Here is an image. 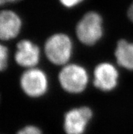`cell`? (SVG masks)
Here are the masks:
<instances>
[{
	"mask_svg": "<svg viewBox=\"0 0 133 134\" xmlns=\"http://www.w3.org/2000/svg\"><path fill=\"white\" fill-rule=\"evenodd\" d=\"M103 34L102 17L94 11L85 14L76 26V35L78 40L87 46H92L97 43Z\"/></svg>",
	"mask_w": 133,
	"mask_h": 134,
	"instance_id": "6da1fadb",
	"label": "cell"
},
{
	"mask_svg": "<svg viewBox=\"0 0 133 134\" xmlns=\"http://www.w3.org/2000/svg\"><path fill=\"white\" fill-rule=\"evenodd\" d=\"M16 134H42V133L40 129L36 126L29 125L20 129Z\"/></svg>",
	"mask_w": 133,
	"mask_h": 134,
	"instance_id": "8fae6325",
	"label": "cell"
},
{
	"mask_svg": "<svg viewBox=\"0 0 133 134\" xmlns=\"http://www.w3.org/2000/svg\"><path fill=\"white\" fill-rule=\"evenodd\" d=\"M84 0H59L60 3L67 8H72L80 4Z\"/></svg>",
	"mask_w": 133,
	"mask_h": 134,
	"instance_id": "7c38bea8",
	"label": "cell"
},
{
	"mask_svg": "<svg viewBox=\"0 0 133 134\" xmlns=\"http://www.w3.org/2000/svg\"><path fill=\"white\" fill-rule=\"evenodd\" d=\"M59 82L65 91L79 93L84 91L88 82V75L81 65L69 64L65 65L59 75Z\"/></svg>",
	"mask_w": 133,
	"mask_h": 134,
	"instance_id": "3957f363",
	"label": "cell"
},
{
	"mask_svg": "<svg viewBox=\"0 0 133 134\" xmlns=\"http://www.w3.org/2000/svg\"><path fill=\"white\" fill-rule=\"evenodd\" d=\"M127 14H128V18H129V19L131 20L132 22H133V2L132 3L130 4L129 8H128Z\"/></svg>",
	"mask_w": 133,
	"mask_h": 134,
	"instance_id": "4fadbf2b",
	"label": "cell"
},
{
	"mask_svg": "<svg viewBox=\"0 0 133 134\" xmlns=\"http://www.w3.org/2000/svg\"><path fill=\"white\" fill-rule=\"evenodd\" d=\"M40 51L39 47L28 40H22L17 44L14 59L20 66L33 68L39 63Z\"/></svg>",
	"mask_w": 133,
	"mask_h": 134,
	"instance_id": "52a82bcc",
	"label": "cell"
},
{
	"mask_svg": "<svg viewBox=\"0 0 133 134\" xmlns=\"http://www.w3.org/2000/svg\"><path fill=\"white\" fill-rule=\"evenodd\" d=\"M44 51L51 63L57 65H65L72 54V42L66 34H54L45 42Z\"/></svg>",
	"mask_w": 133,
	"mask_h": 134,
	"instance_id": "7a4b0ae2",
	"label": "cell"
},
{
	"mask_svg": "<svg viewBox=\"0 0 133 134\" xmlns=\"http://www.w3.org/2000/svg\"><path fill=\"white\" fill-rule=\"evenodd\" d=\"M115 57L119 65L128 70H133V43L125 40L118 41Z\"/></svg>",
	"mask_w": 133,
	"mask_h": 134,
	"instance_id": "9c48e42d",
	"label": "cell"
},
{
	"mask_svg": "<svg viewBox=\"0 0 133 134\" xmlns=\"http://www.w3.org/2000/svg\"><path fill=\"white\" fill-rule=\"evenodd\" d=\"M119 74L114 65L109 63L97 65L94 71V85L103 91H110L118 85Z\"/></svg>",
	"mask_w": 133,
	"mask_h": 134,
	"instance_id": "8992f818",
	"label": "cell"
},
{
	"mask_svg": "<svg viewBox=\"0 0 133 134\" xmlns=\"http://www.w3.org/2000/svg\"><path fill=\"white\" fill-rule=\"evenodd\" d=\"M8 61V51L6 46H0V69L2 71L6 68Z\"/></svg>",
	"mask_w": 133,
	"mask_h": 134,
	"instance_id": "30bf717a",
	"label": "cell"
},
{
	"mask_svg": "<svg viewBox=\"0 0 133 134\" xmlns=\"http://www.w3.org/2000/svg\"><path fill=\"white\" fill-rule=\"evenodd\" d=\"M92 116V111L86 106L71 109L65 115V131L67 134H83Z\"/></svg>",
	"mask_w": 133,
	"mask_h": 134,
	"instance_id": "5b68a950",
	"label": "cell"
},
{
	"mask_svg": "<svg viewBox=\"0 0 133 134\" xmlns=\"http://www.w3.org/2000/svg\"><path fill=\"white\" fill-rule=\"evenodd\" d=\"M22 27V20L15 12L2 10L0 14V37L7 41L16 37Z\"/></svg>",
	"mask_w": 133,
	"mask_h": 134,
	"instance_id": "ba28073f",
	"label": "cell"
},
{
	"mask_svg": "<svg viewBox=\"0 0 133 134\" xmlns=\"http://www.w3.org/2000/svg\"><path fill=\"white\" fill-rule=\"evenodd\" d=\"M20 0H0V3L1 5H4V4H7V3H15V2H19Z\"/></svg>",
	"mask_w": 133,
	"mask_h": 134,
	"instance_id": "5bb4252c",
	"label": "cell"
},
{
	"mask_svg": "<svg viewBox=\"0 0 133 134\" xmlns=\"http://www.w3.org/2000/svg\"><path fill=\"white\" fill-rule=\"evenodd\" d=\"M20 82L24 93L31 97L44 95L48 87L47 76L44 71L34 68L28 69L22 74Z\"/></svg>",
	"mask_w": 133,
	"mask_h": 134,
	"instance_id": "277c9868",
	"label": "cell"
}]
</instances>
